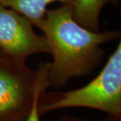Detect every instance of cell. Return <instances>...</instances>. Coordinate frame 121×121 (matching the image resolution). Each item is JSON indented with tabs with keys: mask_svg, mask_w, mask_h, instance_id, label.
I'll list each match as a JSON object with an SVG mask.
<instances>
[{
	"mask_svg": "<svg viewBox=\"0 0 121 121\" xmlns=\"http://www.w3.org/2000/svg\"><path fill=\"white\" fill-rule=\"evenodd\" d=\"M72 11V5L47 10L39 27L53 56V61L47 65L48 80L56 87L90 74L102 59L100 46L115 36L113 32L99 33L83 28L74 20Z\"/></svg>",
	"mask_w": 121,
	"mask_h": 121,
	"instance_id": "cell-1",
	"label": "cell"
},
{
	"mask_svg": "<svg viewBox=\"0 0 121 121\" xmlns=\"http://www.w3.org/2000/svg\"><path fill=\"white\" fill-rule=\"evenodd\" d=\"M89 108L121 120V44L108 58L100 74L76 90L54 94L38 101L39 116L66 108Z\"/></svg>",
	"mask_w": 121,
	"mask_h": 121,
	"instance_id": "cell-2",
	"label": "cell"
},
{
	"mask_svg": "<svg viewBox=\"0 0 121 121\" xmlns=\"http://www.w3.org/2000/svg\"><path fill=\"white\" fill-rule=\"evenodd\" d=\"M48 85L47 65L33 76L24 64L0 59V121H25L35 98Z\"/></svg>",
	"mask_w": 121,
	"mask_h": 121,
	"instance_id": "cell-3",
	"label": "cell"
},
{
	"mask_svg": "<svg viewBox=\"0 0 121 121\" xmlns=\"http://www.w3.org/2000/svg\"><path fill=\"white\" fill-rule=\"evenodd\" d=\"M0 47L8 58L20 64L35 54H50L46 38L34 31L31 21L1 2Z\"/></svg>",
	"mask_w": 121,
	"mask_h": 121,
	"instance_id": "cell-4",
	"label": "cell"
},
{
	"mask_svg": "<svg viewBox=\"0 0 121 121\" xmlns=\"http://www.w3.org/2000/svg\"><path fill=\"white\" fill-rule=\"evenodd\" d=\"M76 0H0L5 6L27 17L31 24L39 28L44 21L47 6L53 2H60L64 5H72Z\"/></svg>",
	"mask_w": 121,
	"mask_h": 121,
	"instance_id": "cell-5",
	"label": "cell"
},
{
	"mask_svg": "<svg viewBox=\"0 0 121 121\" xmlns=\"http://www.w3.org/2000/svg\"><path fill=\"white\" fill-rule=\"evenodd\" d=\"M112 0H76L73 4L72 16L79 25L86 29L97 31L99 14L105 4Z\"/></svg>",
	"mask_w": 121,
	"mask_h": 121,
	"instance_id": "cell-6",
	"label": "cell"
},
{
	"mask_svg": "<svg viewBox=\"0 0 121 121\" xmlns=\"http://www.w3.org/2000/svg\"><path fill=\"white\" fill-rule=\"evenodd\" d=\"M40 96H41V94L39 95L37 98H35V101H34L33 106H32V108H31L30 114L28 117L27 119H26L25 121H40V120H39L40 116L38 112V101H39V98Z\"/></svg>",
	"mask_w": 121,
	"mask_h": 121,
	"instance_id": "cell-7",
	"label": "cell"
},
{
	"mask_svg": "<svg viewBox=\"0 0 121 121\" xmlns=\"http://www.w3.org/2000/svg\"><path fill=\"white\" fill-rule=\"evenodd\" d=\"M120 120V119H117L114 117H112V116L108 115L107 117L105 118V119L101 120L100 121H118ZM58 121H88L87 120H80V119H77V118L75 117H62L61 119H60Z\"/></svg>",
	"mask_w": 121,
	"mask_h": 121,
	"instance_id": "cell-8",
	"label": "cell"
},
{
	"mask_svg": "<svg viewBox=\"0 0 121 121\" xmlns=\"http://www.w3.org/2000/svg\"><path fill=\"white\" fill-rule=\"evenodd\" d=\"M118 121H121V120H118Z\"/></svg>",
	"mask_w": 121,
	"mask_h": 121,
	"instance_id": "cell-9",
	"label": "cell"
}]
</instances>
